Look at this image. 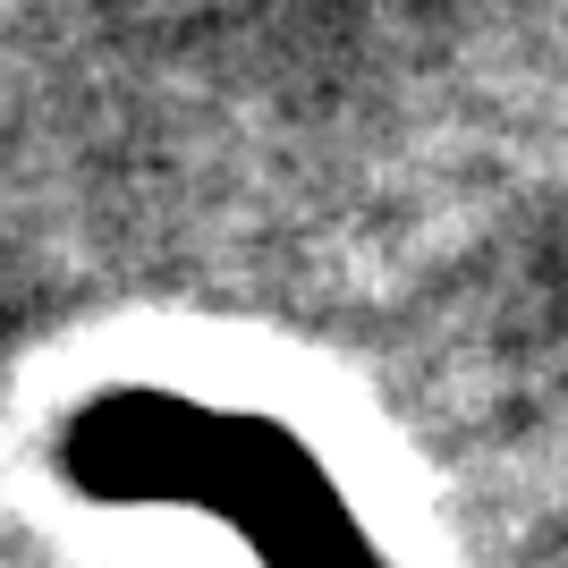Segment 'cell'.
I'll list each match as a JSON object with an SVG mask.
<instances>
[{
    "label": "cell",
    "mask_w": 568,
    "mask_h": 568,
    "mask_svg": "<svg viewBox=\"0 0 568 568\" xmlns=\"http://www.w3.org/2000/svg\"><path fill=\"white\" fill-rule=\"evenodd\" d=\"M69 467L94 493L213 509L263 551V568H382L339 484L297 450V433L255 425V416L128 390V399H102L69 433Z\"/></svg>",
    "instance_id": "obj_1"
}]
</instances>
